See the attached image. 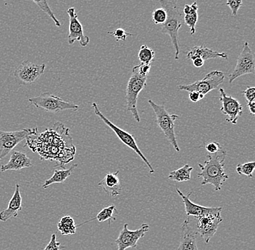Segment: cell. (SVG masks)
Returning a JSON list of instances; mask_svg holds the SVG:
<instances>
[{"label": "cell", "instance_id": "6da1fadb", "mask_svg": "<svg viewBox=\"0 0 255 250\" xmlns=\"http://www.w3.org/2000/svg\"><path fill=\"white\" fill-rule=\"evenodd\" d=\"M28 137L26 145L33 152H37L42 161H57V165H65L74 159L76 147L69 134V129L63 124L56 122L53 127L44 133Z\"/></svg>", "mask_w": 255, "mask_h": 250}, {"label": "cell", "instance_id": "7a4b0ae2", "mask_svg": "<svg viewBox=\"0 0 255 250\" xmlns=\"http://www.w3.org/2000/svg\"><path fill=\"white\" fill-rule=\"evenodd\" d=\"M226 156L227 152L222 149L216 154H208L203 165L199 164L201 172L197 176L202 179V185L212 184L215 191L221 190L225 181L229 179V175L224 169Z\"/></svg>", "mask_w": 255, "mask_h": 250}, {"label": "cell", "instance_id": "3957f363", "mask_svg": "<svg viewBox=\"0 0 255 250\" xmlns=\"http://www.w3.org/2000/svg\"><path fill=\"white\" fill-rule=\"evenodd\" d=\"M161 7L164 8L167 12V19L162 24L161 31L164 34L170 36L172 44L175 50V60L180 59L179 36L178 31L181 28L183 22V14L180 10L177 3L175 1L169 0H159Z\"/></svg>", "mask_w": 255, "mask_h": 250}, {"label": "cell", "instance_id": "277c9868", "mask_svg": "<svg viewBox=\"0 0 255 250\" xmlns=\"http://www.w3.org/2000/svg\"><path fill=\"white\" fill-rule=\"evenodd\" d=\"M147 76H143L138 73V67H133L132 74L128 82L127 87V109L131 112L132 115L137 122H140L139 114L137 109L138 94L146 86Z\"/></svg>", "mask_w": 255, "mask_h": 250}, {"label": "cell", "instance_id": "5b68a950", "mask_svg": "<svg viewBox=\"0 0 255 250\" xmlns=\"http://www.w3.org/2000/svg\"><path fill=\"white\" fill-rule=\"evenodd\" d=\"M148 103L152 108L157 119L156 122L162 133L166 137L167 141L173 146L177 152H180L181 149L177 143L175 133V122L179 117L176 114H169L163 105L157 104L152 100H148Z\"/></svg>", "mask_w": 255, "mask_h": 250}, {"label": "cell", "instance_id": "8992f818", "mask_svg": "<svg viewBox=\"0 0 255 250\" xmlns=\"http://www.w3.org/2000/svg\"><path fill=\"white\" fill-rule=\"evenodd\" d=\"M28 101L36 108L53 114H57L65 110L78 111L79 109V106L76 103L63 101L60 97L50 93H41L39 96L30 98Z\"/></svg>", "mask_w": 255, "mask_h": 250}, {"label": "cell", "instance_id": "52a82bcc", "mask_svg": "<svg viewBox=\"0 0 255 250\" xmlns=\"http://www.w3.org/2000/svg\"><path fill=\"white\" fill-rule=\"evenodd\" d=\"M92 108L94 109V111H95L96 115H97V117H100V119H101L102 120H103V122H105V123L106 124V125H108L115 133H116L118 138H119L120 141L122 142V143H124V145H126V146H128V147L133 150L135 154L142 159L145 165L147 166L148 168H149V173H154V169L153 168L152 166L151 165L149 161H148L147 159L144 157V155H143L142 152H141V150H140L138 146H137V143L136 142H135L133 135H130V133H128V132L125 131V130L120 128L118 126L114 125L113 122H111L108 118L105 117V116L103 115V113L100 111V109H99L98 105L95 103V102L92 103Z\"/></svg>", "mask_w": 255, "mask_h": 250}, {"label": "cell", "instance_id": "ba28073f", "mask_svg": "<svg viewBox=\"0 0 255 250\" xmlns=\"http://www.w3.org/2000/svg\"><path fill=\"white\" fill-rule=\"evenodd\" d=\"M196 221L194 227H192L197 235L203 239L205 243L208 244L218 230L220 224L223 221L221 211L207 213L198 217H193ZM189 220V219H188Z\"/></svg>", "mask_w": 255, "mask_h": 250}, {"label": "cell", "instance_id": "9c48e42d", "mask_svg": "<svg viewBox=\"0 0 255 250\" xmlns=\"http://www.w3.org/2000/svg\"><path fill=\"white\" fill-rule=\"evenodd\" d=\"M225 75L223 72L212 71L203 79L196 81L194 83L178 85V90L188 92L197 91L205 96L212 90L218 88V86L223 83Z\"/></svg>", "mask_w": 255, "mask_h": 250}, {"label": "cell", "instance_id": "30bf717a", "mask_svg": "<svg viewBox=\"0 0 255 250\" xmlns=\"http://www.w3.org/2000/svg\"><path fill=\"white\" fill-rule=\"evenodd\" d=\"M36 134H37V128L23 129L13 132L0 130V160L7 157L20 142Z\"/></svg>", "mask_w": 255, "mask_h": 250}, {"label": "cell", "instance_id": "8fae6325", "mask_svg": "<svg viewBox=\"0 0 255 250\" xmlns=\"http://www.w3.org/2000/svg\"><path fill=\"white\" fill-rule=\"evenodd\" d=\"M255 73V60L254 54L250 49L248 42L243 44V49L239 56L237 65L229 76V83L245 75L254 74Z\"/></svg>", "mask_w": 255, "mask_h": 250}, {"label": "cell", "instance_id": "7c38bea8", "mask_svg": "<svg viewBox=\"0 0 255 250\" xmlns=\"http://www.w3.org/2000/svg\"><path fill=\"white\" fill-rule=\"evenodd\" d=\"M149 225L143 224L142 225L134 231L128 229V225L125 224L122 230L120 232L119 237L116 240V244L118 246V250H126L128 248H135L140 239L149 232Z\"/></svg>", "mask_w": 255, "mask_h": 250}, {"label": "cell", "instance_id": "4fadbf2b", "mask_svg": "<svg viewBox=\"0 0 255 250\" xmlns=\"http://www.w3.org/2000/svg\"><path fill=\"white\" fill-rule=\"evenodd\" d=\"M45 68L44 64L37 65L31 62L24 61L16 68L14 76L22 83L30 85L36 82L44 74Z\"/></svg>", "mask_w": 255, "mask_h": 250}, {"label": "cell", "instance_id": "5bb4252c", "mask_svg": "<svg viewBox=\"0 0 255 250\" xmlns=\"http://www.w3.org/2000/svg\"><path fill=\"white\" fill-rule=\"evenodd\" d=\"M220 101L222 103L221 111L223 115L226 116V122L236 125L239 117L243 114V107L238 100L228 95L224 89H219Z\"/></svg>", "mask_w": 255, "mask_h": 250}, {"label": "cell", "instance_id": "9a60e30c", "mask_svg": "<svg viewBox=\"0 0 255 250\" xmlns=\"http://www.w3.org/2000/svg\"><path fill=\"white\" fill-rule=\"evenodd\" d=\"M67 14L69 17V34L68 41L70 45L74 44L76 41H79L81 47H87L90 42L89 36L84 35V28L82 24L79 21L76 9L74 7L68 8Z\"/></svg>", "mask_w": 255, "mask_h": 250}, {"label": "cell", "instance_id": "2e32d148", "mask_svg": "<svg viewBox=\"0 0 255 250\" xmlns=\"http://www.w3.org/2000/svg\"><path fill=\"white\" fill-rule=\"evenodd\" d=\"M177 193L179 195L182 199L183 204H184L185 212L188 217H198V216H203L207 213H214V212L222 211L221 207H205L202 205H197L193 203L190 200V196L192 192H189L187 195H183L182 192L176 188Z\"/></svg>", "mask_w": 255, "mask_h": 250}, {"label": "cell", "instance_id": "e0dca14e", "mask_svg": "<svg viewBox=\"0 0 255 250\" xmlns=\"http://www.w3.org/2000/svg\"><path fill=\"white\" fill-rule=\"evenodd\" d=\"M20 187L16 184L15 190L11 197L7 208L0 212V221L6 222L8 220L15 219L18 216V213L22 210V197L20 192Z\"/></svg>", "mask_w": 255, "mask_h": 250}, {"label": "cell", "instance_id": "ac0fdd59", "mask_svg": "<svg viewBox=\"0 0 255 250\" xmlns=\"http://www.w3.org/2000/svg\"><path fill=\"white\" fill-rule=\"evenodd\" d=\"M31 159L27 157L23 152L12 151L10 159L6 165H1L0 170L1 172L7 171H19L25 168L32 167Z\"/></svg>", "mask_w": 255, "mask_h": 250}, {"label": "cell", "instance_id": "d6986e66", "mask_svg": "<svg viewBox=\"0 0 255 250\" xmlns=\"http://www.w3.org/2000/svg\"><path fill=\"white\" fill-rule=\"evenodd\" d=\"M181 229V238L178 250H199L196 240L197 234L191 227L188 219L185 220Z\"/></svg>", "mask_w": 255, "mask_h": 250}, {"label": "cell", "instance_id": "ffe728a7", "mask_svg": "<svg viewBox=\"0 0 255 250\" xmlns=\"http://www.w3.org/2000/svg\"><path fill=\"white\" fill-rule=\"evenodd\" d=\"M119 171L115 173H110L106 174L98 185L103 188V190L111 197H116L121 195L122 187L119 177Z\"/></svg>", "mask_w": 255, "mask_h": 250}, {"label": "cell", "instance_id": "44dd1931", "mask_svg": "<svg viewBox=\"0 0 255 250\" xmlns=\"http://www.w3.org/2000/svg\"><path fill=\"white\" fill-rule=\"evenodd\" d=\"M188 60H194L195 58H201L206 61L210 59H228V55L224 52H218L213 49H209V48L205 47L203 44L201 46H196L191 48L190 51L188 52L187 56Z\"/></svg>", "mask_w": 255, "mask_h": 250}, {"label": "cell", "instance_id": "7402d4cb", "mask_svg": "<svg viewBox=\"0 0 255 250\" xmlns=\"http://www.w3.org/2000/svg\"><path fill=\"white\" fill-rule=\"evenodd\" d=\"M78 167L77 164L71 166L68 169L55 170L52 177L46 180L43 184L42 187L47 189L51 184H57V183H63L69 176H71L72 172Z\"/></svg>", "mask_w": 255, "mask_h": 250}, {"label": "cell", "instance_id": "603a6c76", "mask_svg": "<svg viewBox=\"0 0 255 250\" xmlns=\"http://www.w3.org/2000/svg\"><path fill=\"white\" fill-rule=\"evenodd\" d=\"M77 227L74 219L70 216H63L57 224V229L63 236L75 235Z\"/></svg>", "mask_w": 255, "mask_h": 250}, {"label": "cell", "instance_id": "cb8c5ba5", "mask_svg": "<svg viewBox=\"0 0 255 250\" xmlns=\"http://www.w3.org/2000/svg\"><path fill=\"white\" fill-rule=\"evenodd\" d=\"M193 169H194L193 167L189 165H184L181 168L170 172L168 179L178 181V182H186V181H190Z\"/></svg>", "mask_w": 255, "mask_h": 250}, {"label": "cell", "instance_id": "d4e9b609", "mask_svg": "<svg viewBox=\"0 0 255 250\" xmlns=\"http://www.w3.org/2000/svg\"><path fill=\"white\" fill-rule=\"evenodd\" d=\"M116 211H117V209H116V207L115 205L106 207V208H103L102 211L99 212L96 219L100 223L108 221L110 225H111L113 221H116V218L114 216Z\"/></svg>", "mask_w": 255, "mask_h": 250}, {"label": "cell", "instance_id": "484cf974", "mask_svg": "<svg viewBox=\"0 0 255 250\" xmlns=\"http://www.w3.org/2000/svg\"><path fill=\"white\" fill-rule=\"evenodd\" d=\"M31 1H33V3H35V4L40 8V9H41L43 12H45V13L53 20L56 26H61V23L59 21L58 19L56 17V15L55 13H54L53 11H52V9L49 7L47 0H31Z\"/></svg>", "mask_w": 255, "mask_h": 250}, {"label": "cell", "instance_id": "4316f807", "mask_svg": "<svg viewBox=\"0 0 255 250\" xmlns=\"http://www.w3.org/2000/svg\"><path fill=\"white\" fill-rule=\"evenodd\" d=\"M155 57V52L146 45H141L138 52V57L141 63L151 64Z\"/></svg>", "mask_w": 255, "mask_h": 250}, {"label": "cell", "instance_id": "83f0119b", "mask_svg": "<svg viewBox=\"0 0 255 250\" xmlns=\"http://www.w3.org/2000/svg\"><path fill=\"white\" fill-rule=\"evenodd\" d=\"M255 168V162H247L243 165H238L237 167V172L239 175H245L247 177L253 178V172Z\"/></svg>", "mask_w": 255, "mask_h": 250}, {"label": "cell", "instance_id": "f1b7e54d", "mask_svg": "<svg viewBox=\"0 0 255 250\" xmlns=\"http://www.w3.org/2000/svg\"><path fill=\"white\" fill-rule=\"evenodd\" d=\"M198 12L189 14V15H183V21L186 25L189 26L191 35H194L196 33V25L198 21Z\"/></svg>", "mask_w": 255, "mask_h": 250}, {"label": "cell", "instance_id": "f546056e", "mask_svg": "<svg viewBox=\"0 0 255 250\" xmlns=\"http://www.w3.org/2000/svg\"><path fill=\"white\" fill-rule=\"evenodd\" d=\"M167 19V12L164 8L154 9L152 12V20L155 25H162Z\"/></svg>", "mask_w": 255, "mask_h": 250}, {"label": "cell", "instance_id": "4dcf8cb0", "mask_svg": "<svg viewBox=\"0 0 255 250\" xmlns=\"http://www.w3.org/2000/svg\"><path fill=\"white\" fill-rule=\"evenodd\" d=\"M109 34L114 36L116 38V41H127L128 36H133V35L132 33H127L122 28H118V29L115 30L114 31L108 32Z\"/></svg>", "mask_w": 255, "mask_h": 250}, {"label": "cell", "instance_id": "1f68e13d", "mask_svg": "<svg viewBox=\"0 0 255 250\" xmlns=\"http://www.w3.org/2000/svg\"><path fill=\"white\" fill-rule=\"evenodd\" d=\"M226 5L230 7L232 15L236 17L239 9L242 7V0H227Z\"/></svg>", "mask_w": 255, "mask_h": 250}, {"label": "cell", "instance_id": "d6a6232c", "mask_svg": "<svg viewBox=\"0 0 255 250\" xmlns=\"http://www.w3.org/2000/svg\"><path fill=\"white\" fill-rule=\"evenodd\" d=\"M61 243L57 241V236L52 234L51 236L50 241L48 243L44 250H60L62 249Z\"/></svg>", "mask_w": 255, "mask_h": 250}, {"label": "cell", "instance_id": "836d02e7", "mask_svg": "<svg viewBox=\"0 0 255 250\" xmlns=\"http://www.w3.org/2000/svg\"><path fill=\"white\" fill-rule=\"evenodd\" d=\"M205 149L210 154H216L223 149L222 146L218 142H211L205 146Z\"/></svg>", "mask_w": 255, "mask_h": 250}, {"label": "cell", "instance_id": "e575fe53", "mask_svg": "<svg viewBox=\"0 0 255 250\" xmlns=\"http://www.w3.org/2000/svg\"><path fill=\"white\" fill-rule=\"evenodd\" d=\"M199 6L196 1L193 2L191 4H185L183 9V15H189V14L194 13V12H198Z\"/></svg>", "mask_w": 255, "mask_h": 250}, {"label": "cell", "instance_id": "d590c367", "mask_svg": "<svg viewBox=\"0 0 255 250\" xmlns=\"http://www.w3.org/2000/svg\"><path fill=\"white\" fill-rule=\"evenodd\" d=\"M247 102L255 101V87H248L242 92Z\"/></svg>", "mask_w": 255, "mask_h": 250}, {"label": "cell", "instance_id": "8d00e7d4", "mask_svg": "<svg viewBox=\"0 0 255 250\" xmlns=\"http://www.w3.org/2000/svg\"><path fill=\"white\" fill-rule=\"evenodd\" d=\"M137 67H138V73L141 76L148 77L151 70V64L141 63L140 65H137Z\"/></svg>", "mask_w": 255, "mask_h": 250}, {"label": "cell", "instance_id": "74e56055", "mask_svg": "<svg viewBox=\"0 0 255 250\" xmlns=\"http://www.w3.org/2000/svg\"><path fill=\"white\" fill-rule=\"evenodd\" d=\"M189 99H190V101L194 102V103H197V102L201 101V100L205 98V95L197 91H191L189 92Z\"/></svg>", "mask_w": 255, "mask_h": 250}, {"label": "cell", "instance_id": "f35d334b", "mask_svg": "<svg viewBox=\"0 0 255 250\" xmlns=\"http://www.w3.org/2000/svg\"><path fill=\"white\" fill-rule=\"evenodd\" d=\"M193 65L196 67V68H202L205 65V61L201 58H195L192 60Z\"/></svg>", "mask_w": 255, "mask_h": 250}, {"label": "cell", "instance_id": "ab89813d", "mask_svg": "<svg viewBox=\"0 0 255 250\" xmlns=\"http://www.w3.org/2000/svg\"><path fill=\"white\" fill-rule=\"evenodd\" d=\"M247 108L252 115L255 114V101L247 102Z\"/></svg>", "mask_w": 255, "mask_h": 250}]
</instances>
